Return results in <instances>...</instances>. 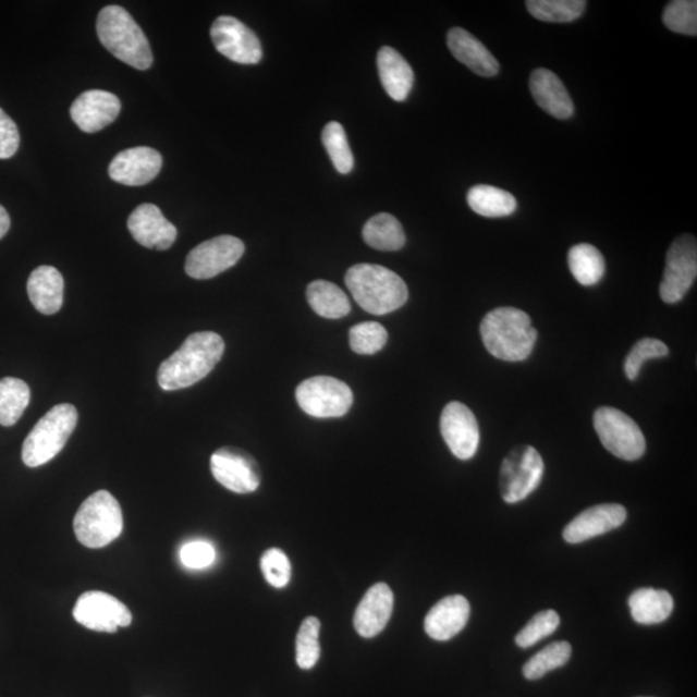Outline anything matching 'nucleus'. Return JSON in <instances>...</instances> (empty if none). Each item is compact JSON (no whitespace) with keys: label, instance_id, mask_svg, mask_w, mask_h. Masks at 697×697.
Instances as JSON below:
<instances>
[{"label":"nucleus","instance_id":"f257e3e1","mask_svg":"<svg viewBox=\"0 0 697 697\" xmlns=\"http://www.w3.org/2000/svg\"><path fill=\"white\" fill-rule=\"evenodd\" d=\"M225 352L220 334L205 331L191 334L158 369V383L166 392L186 389L204 380Z\"/></svg>","mask_w":697,"mask_h":697},{"label":"nucleus","instance_id":"f03ea898","mask_svg":"<svg viewBox=\"0 0 697 697\" xmlns=\"http://www.w3.org/2000/svg\"><path fill=\"white\" fill-rule=\"evenodd\" d=\"M480 337L494 358L521 362L531 355L538 331L527 313L504 306L486 314L480 323Z\"/></svg>","mask_w":697,"mask_h":697},{"label":"nucleus","instance_id":"7ed1b4c3","mask_svg":"<svg viewBox=\"0 0 697 697\" xmlns=\"http://www.w3.org/2000/svg\"><path fill=\"white\" fill-rule=\"evenodd\" d=\"M345 283L360 308L374 316L399 310L408 299L403 279L381 265H354L347 270Z\"/></svg>","mask_w":697,"mask_h":697},{"label":"nucleus","instance_id":"20e7f679","mask_svg":"<svg viewBox=\"0 0 697 697\" xmlns=\"http://www.w3.org/2000/svg\"><path fill=\"white\" fill-rule=\"evenodd\" d=\"M96 30L102 46L124 64L137 70L152 65L149 40L123 7H105L97 17Z\"/></svg>","mask_w":697,"mask_h":697},{"label":"nucleus","instance_id":"39448f33","mask_svg":"<svg viewBox=\"0 0 697 697\" xmlns=\"http://www.w3.org/2000/svg\"><path fill=\"white\" fill-rule=\"evenodd\" d=\"M78 424V411L73 404L54 406L40 418L23 445V462L29 468L50 463L59 455Z\"/></svg>","mask_w":697,"mask_h":697},{"label":"nucleus","instance_id":"423d86ee","mask_svg":"<svg viewBox=\"0 0 697 697\" xmlns=\"http://www.w3.org/2000/svg\"><path fill=\"white\" fill-rule=\"evenodd\" d=\"M123 531V513L108 491H97L85 500L74 517L75 538L90 549L108 547Z\"/></svg>","mask_w":697,"mask_h":697},{"label":"nucleus","instance_id":"0eeeda50","mask_svg":"<svg viewBox=\"0 0 697 697\" xmlns=\"http://www.w3.org/2000/svg\"><path fill=\"white\" fill-rule=\"evenodd\" d=\"M543 460L533 445H518L509 452L500 469V493L508 504L527 499L540 486Z\"/></svg>","mask_w":697,"mask_h":697},{"label":"nucleus","instance_id":"6e6552de","mask_svg":"<svg viewBox=\"0 0 697 697\" xmlns=\"http://www.w3.org/2000/svg\"><path fill=\"white\" fill-rule=\"evenodd\" d=\"M599 441L613 456L636 462L646 452V439L638 424L617 408L599 407L592 416Z\"/></svg>","mask_w":697,"mask_h":697},{"label":"nucleus","instance_id":"1a4fd4ad","mask_svg":"<svg viewBox=\"0 0 697 697\" xmlns=\"http://www.w3.org/2000/svg\"><path fill=\"white\" fill-rule=\"evenodd\" d=\"M296 400L305 414L331 418L346 415L352 408L354 396L344 381L330 376H316L299 383Z\"/></svg>","mask_w":697,"mask_h":697},{"label":"nucleus","instance_id":"9d476101","mask_svg":"<svg viewBox=\"0 0 697 697\" xmlns=\"http://www.w3.org/2000/svg\"><path fill=\"white\" fill-rule=\"evenodd\" d=\"M697 276V243L693 235L678 236L669 247L660 297L665 304H677L693 288Z\"/></svg>","mask_w":697,"mask_h":697},{"label":"nucleus","instance_id":"9b49d317","mask_svg":"<svg viewBox=\"0 0 697 697\" xmlns=\"http://www.w3.org/2000/svg\"><path fill=\"white\" fill-rule=\"evenodd\" d=\"M75 622L87 629L115 633L132 624V613L120 599L99 590L83 592L73 610Z\"/></svg>","mask_w":697,"mask_h":697},{"label":"nucleus","instance_id":"f8f14e48","mask_svg":"<svg viewBox=\"0 0 697 697\" xmlns=\"http://www.w3.org/2000/svg\"><path fill=\"white\" fill-rule=\"evenodd\" d=\"M212 476L227 490L234 493L255 492L261 484L259 463L247 451L221 448L211 456Z\"/></svg>","mask_w":697,"mask_h":697},{"label":"nucleus","instance_id":"ddd939ff","mask_svg":"<svg viewBox=\"0 0 697 697\" xmlns=\"http://www.w3.org/2000/svg\"><path fill=\"white\" fill-rule=\"evenodd\" d=\"M244 243L233 235H220L198 244L186 257V274L194 279H211L241 260Z\"/></svg>","mask_w":697,"mask_h":697},{"label":"nucleus","instance_id":"4468645a","mask_svg":"<svg viewBox=\"0 0 697 697\" xmlns=\"http://www.w3.org/2000/svg\"><path fill=\"white\" fill-rule=\"evenodd\" d=\"M211 39L216 50L236 64L256 65L262 59L260 39L239 19H216L211 26Z\"/></svg>","mask_w":697,"mask_h":697},{"label":"nucleus","instance_id":"2eb2a0df","mask_svg":"<svg viewBox=\"0 0 697 697\" xmlns=\"http://www.w3.org/2000/svg\"><path fill=\"white\" fill-rule=\"evenodd\" d=\"M441 433L450 451L460 460L476 455L479 427L476 416L462 402H451L441 415Z\"/></svg>","mask_w":697,"mask_h":697},{"label":"nucleus","instance_id":"dca6fc26","mask_svg":"<svg viewBox=\"0 0 697 697\" xmlns=\"http://www.w3.org/2000/svg\"><path fill=\"white\" fill-rule=\"evenodd\" d=\"M163 159L156 149L138 146L123 150L109 166V176L115 183L142 186L155 180L162 170Z\"/></svg>","mask_w":697,"mask_h":697},{"label":"nucleus","instance_id":"f3484780","mask_svg":"<svg viewBox=\"0 0 697 697\" xmlns=\"http://www.w3.org/2000/svg\"><path fill=\"white\" fill-rule=\"evenodd\" d=\"M121 101L108 90L90 89L72 105L70 115L83 132L95 134L113 123L121 113Z\"/></svg>","mask_w":697,"mask_h":697},{"label":"nucleus","instance_id":"a211bd4d","mask_svg":"<svg viewBox=\"0 0 697 697\" xmlns=\"http://www.w3.org/2000/svg\"><path fill=\"white\" fill-rule=\"evenodd\" d=\"M129 230L135 241L150 249L166 250L178 239V229L156 205L138 206L129 218Z\"/></svg>","mask_w":697,"mask_h":697},{"label":"nucleus","instance_id":"6ab92c4d","mask_svg":"<svg viewBox=\"0 0 697 697\" xmlns=\"http://www.w3.org/2000/svg\"><path fill=\"white\" fill-rule=\"evenodd\" d=\"M627 513L620 504H601L587 509L571 521L563 531L568 543H582L624 525Z\"/></svg>","mask_w":697,"mask_h":697},{"label":"nucleus","instance_id":"aec40b11","mask_svg":"<svg viewBox=\"0 0 697 697\" xmlns=\"http://www.w3.org/2000/svg\"><path fill=\"white\" fill-rule=\"evenodd\" d=\"M394 595L389 585L379 583L369 588L354 613V627L359 636H378L392 617Z\"/></svg>","mask_w":697,"mask_h":697},{"label":"nucleus","instance_id":"412c9836","mask_svg":"<svg viewBox=\"0 0 697 697\" xmlns=\"http://www.w3.org/2000/svg\"><path fill=\"white\" fill-rule=\"evenodd\" d=\"M470 616V604L463 596L441 599L425 617L424 627L436 640H450L462 632Z\"/></svg>","mask_w":697,"mask_h":697},{"label":"nucleus","instance_id":"4be33fe9","mask_svg":"<svg viewBox=\"0 0 697 697\" xmlns=\"http://www.w3.org/2000/svg\"><path fill=\"white\" fill-rule=\"evenodd\" d=\"M529 89L536 103L557 120H568L575 107L562 81L548 69H536L529 78Z\"/></svg>","mask_w":697,"mask_h":697},{"label":"nucleus","instance_id":"5701e85b","mask_svg":"<svg viewBox=\"0 0 697 697\" xmlns=\"http://www.w3.org/2000/svg\"><path fill=\"white\" fill-rule=\"evenodd\" d=\"M449 50L457 61L468 66L473 73L492 78L500 70L494 56L487 50L482 41L462 27H452L448 34Z\"/></svg>","mask_w":697,"mask_h":697},{"label":"nucleus","instance_id":"b1692460","mask_svg":"<svg viewBox=\"0 0 697 697\" xmlns=\"http://www.w3.org/2000/svg\"><path fill=\"white\" fill-rule=\"evenodd\" d=\"M64 278L53 267H39L33 271L27 281V294L34 308L45 316H52L64 304Z\"/></svg>","mask_w":697,"mask_h":697},{"label":"nucleus","instance_id":"393cba45","mask_svg":"<svg viewBox=\"0 0 697 697\" xmlns=\"http://www.w3.org/2000/svg\"><path fill=\"white\" fill-rule=\"evenodd\" d=\"M378 69L383 89L394 101H404L413 90L415 74L403 56L392 47L378 53Z\"/></svg>","mask_w":697,"mask_h":697},{"label":"nucleus","instance_id":"a878e982","mask_svg":"<svg viewBox=\"0 0 697 697\" xmlns=\"http://www.w3.org/2000/svg\"><path fill=\"white\" fill-rule=\"evenodd\" d=\"M634 622L643 625L664 623L674 609L673 597L667 590L643 588L629 597Z\"/></svg>","mask_w":697,"mask_h":697},{"label":"nucleus","instance_id":"bb28decb","mask_svg":"<svg viewBox=\"0 0 697 697\" xmlns=\"http://www.w3.org/2000/svg\"><path fill=\"white\" fill-rule=\"evenodd\" d=\"M306 298L318 316L327 319H340L352 310L351 302L339 285L327 281H314L306 290Z\"/></svg>","mask_w":697,"mask_h":697},{"label":"nucleus","instance_id":"cd10ccee","mask_svg":"<svg viewBox=\"0 0 697 697\" xmlns=\"http://www.w3.org/2000/svg\"><path fill=\"white\" fill-rule=\"evenodd\" d=\"M364 240L369 247L383 253H394L406 244V235L401 222L389 213L376 215L366 222Z\"/></svg>","mask_w":697,"mask_h":697},{"label":"nucleus","instance_id":"c85d7f7f","mask_svg":"<svg viewBox=\"0 0 697 697\" xmlns=\"http://www.w3.org/2000/svg\"><path fill=\"white\" fill-rule=\"evenodd\" d=\"M466 198L473 211L485 218H505L518 206L513 194L490 185L472 187Z\"/></svg>","mask_w":697,"mask_h":697},{"label":"nucleus","instance_id":"c756f323","mask_svg":"<svg viewBox=\"0 0 697 697\" xmlns=\"http://www.w3.org/2000/svg\"><path fill=\"white\" fill-rule=\"evenodd\" d=\"M568 268L578 283L589 288L601 282L606 271L601 250L588 243L576 244L570 249Z\"/></svg>","mask_w":697,"mask_h":697},{"label":"nucleus","instance_id":"7c9ffc66","mask_svg":"<svg viewBox=\"0 0 697 697\" xmlns=\"http://www.w3.org/2000/svg\"><path fill=\"white\" fill-rule=\"evenodd\" d=\"M30 388L23 380H0V425L13 427L30 403Z\"/></svg>","mask_w":697,"mask_h":697},{"label":"nucleus","instance_id":"2f4dec72","mask_svg":"<svg viewBox=\"0 0 697 697\" xmlns=\"http://www.w3.org/2000/svg\"><path fill=\"white\" fill-rule=\"evenodd\" d=\"M587 4L585 0H528L526 3L531 16L543 23H573L583 16Z\"/></svg>","mask_w":697,"mask_h":697},{"label":"nucleus","instance_id":"473e14b6","mask_svg":"<svg viewBox=\"0 0 697 697\" xmlns=\"http://www.w3.org/2000/svg\"><path fill=\"white\" fill-rule=\"evenodd\" d=\"M573 653V647L566 640L553 643L529 659L523 667V675L528 681H538L554 669L567 664Z\"/></svg>","mask_w":697,"mask_h":697},{"label":"nucleus","instance_id":"72a5a7b5","mask_svg":"<svg viewBox=\"0 0 697 697\" xmlns=\"http://www.w3.org/2000/svg\"><path fill=\"white\" fill-rule=\"evenodd\" d=\"M322 143L338 172L351 173L354 167V157L348 146L343 125L339 122H330L322 132Z\"/></svg>","mask_w":697,"mask_h":697},{"label":"nucleus","instance_id":"f704fd0d","mask_svg":"<svg viewBox=\"0 0 697 697\" xmlns=\"http://www.w3.org/2000/svg\"><path fill=\"white\" fill-rule=\"evenodd\" d=\"M320 622L317 617H306L296 637V662L304 671L317 665L320 658Z\"/></svg>","mask_w":697,"mask_h":697},{"label":"nucleus","instance_id":"c9c22d12","mask_svg":"<svg viewBox=\"0 0 697 697\" xmlns=\"http://www.w3.org/2000/svg\"><path fill=\"white\" fill-rule=\"evenodd\" d=\"M662 21L669 30L695 37L697 34V2L674 0L665 7Z\"/></svg>","mask_w":697,"mask_h":697},{"label":"nucleus","instance_id":"e433bc0d","mask_svg":"<svg viewBox=\"0 0 697 697\" xmlns=\"http://www.w3.org/2000/svg\"><path fill=\"white\" fill-rule=\"evenodd\" d=\"M352 351L360 355H372L388 343V332L378 322L355 325L348 332Z\"/></svg>","mask_w":697,"mask_h":697},{"label":"nucleus","instance_id":"4c0bfd02","mask_svg":"<svg viewBox=\"0 0 697 697\" xmlns=\"http://www.w3.org/2000/svg\"><path fill=\"white\" fill-rule=\"evenodd\" d=\"M668 354L669 347L658 339L645 338L637 341L624 362L626 378L636 380L645 362L667 357Z\"/></svg>","mask_w":697,"mask_h":697},{"label":"nucleus","instance_id":"58836bf2","mask_svg":"<svg viewBox=\"0 0 697 697\" xmlns=\"http://www.w3.org/2000/svg\"><path fill=\"white\" fill-rule=\"evenodd\" d=\"M561 624V617L554 610H546L529 620V623L515 637L521 648H529L539 644L542 638L552 636Z\"/></svg>","mask_w":697,"mask_h":697},{"label":"nucleus","instance_id":"ea45409f","mask_svg":"<svg viewBox=\"0 0 697 697\" xmlns=\"http://www.w3.org/2000/svg\"><path fill=\"white\" fill-rule=\"evenodd\" d=\"M261 571L271 587L281 589L288 587L291 580V562L281 549L271 548L261 557Z\"/></svg>","mask_w":697,"mask_h":697},{"label":"nucleus","instance_id":"a19ab883","mask_svg":"<svg viewBox=\"0 0 697 697\" xmlns=\"http://www.w3.org/2000/svg\"><path fill=\"white\" fill-rule=\"evenodd\" d=\"M180 561L186 568L204 570L216 561V550L207 541H191L180 549Z\"/></svg>","mask_w":697,"mask_h":697},{"label":"nucleus","instance_id":"79ce46f5","mask_svg":"<svg viewBox=\"0 0 697 697\" xmlns=\"http://www.w3.org/2000/svg\"><path fill=\"white\" fill-rule=\"evenodd\" d=\"M20 146L17 125L0 109V159H10L16 155Z\"/></svg>","mask_w":697,"mask_h":697},{"label":"nucleus","instance_id":"37998d69","mask_svg":"<svg viewBox=\"0 0 697 697\" xmlns=\"http://www.w3.org/2000/svg\"><path fill=\"white\" fill-rule=\"evenodd\" d=\"M10 227V215L5 211L3 206H0V240H3L5 234L9 233Z\"/></svg>","mask_w":697,"mask_h":697}]
</instances>
